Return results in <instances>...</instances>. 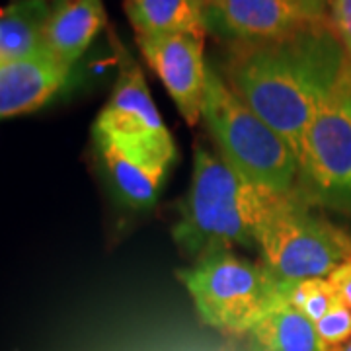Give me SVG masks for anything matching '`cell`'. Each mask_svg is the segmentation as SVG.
Segmentation results:
<instances>
[{
    "instance_id": "cell-1",
    "label": "cell",
    "mask_w": 351,
    "mask_h": 351,
    "mask_svg": "<svg viewBox=\"0 0 351 351\" xmlns=\"http://www.w3.org/2000/svg\"><path fill=\"white\" fill-rule=\"evenodd\" d=\"M328 22L256 43H223L217 73L299 156L314 113L350 64Z\"/></svg>"
},
{
    "instance_id": "cell-2",
    "label": "cell",
    "mask_w": 351,
    "mask_h": 351,
    "mask_svg": "<svg viewBox=\"0 0 351 351\" xmlns=\"http://www.w3.org/2000/svg\"><path fill=\"white\" fill-rule=\"evenodd\" d=\"M285 195L250 184L223 158L197 147L191 186L174 226L176 244L195 260L237 246L258 250L263 225Z\"/></svg>"
},
{
    "instance_id": "cell-3",
    "label": "cell",
    "mask_w": 351,
    "mask_h": 351,
    "mask_svg": "<svg viewBox=\"0 0 351 351\" xmlns=\"http://www.w3.org/2000/svg\"><path fill=\"white\" fill-rule=\"evenodd\" d=\"M201 117L221 158L237 174L276 193L295 191L299 174L295 151L276 129L252 112L213 64L207 71Z\"/></svg>"
},
{
    "instance_id": "cell-4",
    "label": "cell",
    "mask_w": 351,
    "mask_h": 351,
    "mask_svg": "<svg viewBox=\"0 0 351 351\" xmlns=\"http://www.w3.org/2000/svg\"><path fill=\"white\" fill-rule=\"evenodd\" d=\"M201 320L209 326L242 334L287 302L289 285L279 283L263 263L232 250H215L180 274Z\"/></svg>"
},
{
    "instance_id": "cell-5",
    "label": "cell",
    "mask_w": 351,
    "mask_h": 351,
    "mask_svg": "<svg viewBox=\"0 0 351 351\" xmlns=\"http://www.w3.org/2000/svg\"><path fill=\"white\" fill-rule=\"evenodd\" d=\"M258 252L279 283L293 285L330 277L351 254V234L291 191L265 221Z\"/></svg>"
},
{
    "instance_id": "cell-6",
    "label": "cell",
    "mask_w": 351,
    "mask_h": 351,
    "mask_svg": "<svg viewBox=\"0 0 351 351\" xmlns=\"http://www.w3.org/2000/svg\"><path fill=\"white\" fill-rule=\"evenodd\" d=\"M295 193L351 219V61L314 113L299 151Z\"/></svg>"
},
{
    "instance_id": "cell-7",
    "label": "cell",
    "mask_w": 351,
    "mask_h": 351,
    "mask_svg": "<svg viewBox=\"0 0 351 351\" xmlns=\"http://www.w3.org/2000/svg\"><path fill=\"white\" fill-rule=\"evenodd\" d=\"M94 137L108 138L117 149L149 162L170 168L174 160V138L154 106L141 66L129 53L119 57L117 80L96 119Z\"/></svg>"
},
{
    "instance_id": "cell-8",
    "label": "cell",
    "mask_w": 351,
    "mask_h": 351,
    "mask_svg": "<svg viewBox=\"0 0 351 351\" xmlns=\"http://www.w3.org/2000/svg\"><path fill=\"white\" fill-rule=\"evenodd\" d=\"M137 43L184 121L191 127L197 125L209 71L205 61V34L137 36Z\"/></svg>"
},
{
    "instance_id": "cell-9",
    "label": "cell",
    "mask_w": 351,
    "mask_h": 351,
    "mask_svg": "<svg viewBox=\"0 0 351 351\" xmlns=\"http://www.w3.org/2000/svg\"><path fill=\"white\" fill-rule=\"evenodd\" d=\"M318 24L285 0H207L205 34L221 43H256Z\"/></svg>"
},
{
    "instance_id": "cell-10",
    "label": "cell",
    "mask_w": 351,
    "mask_h": 351,
    "mask_svg": "<svg viewBox=\"0 0 351 351\" xmlns=\"http://www.w3.org/2000/svg\"><path fill=\"white\" fill-rule=\"evenodd\" d=\"M71 66L43 49L0 63V119L39 110L63 88Z\"/></svg>"
},
{
    "instance_id": "cell-11",
    "label": "cell",
    "mask_w": 351,
    "mask_h": 351,
    "mask_svg": "<svg viewBox=\"0 0 351 351\" xmlns=\"http://www.w3.org/2000/svg\"><path fill=\"white\" fill-rule=\"evenodd\" d=\"M106 25L101 0H49L43 47L73 69Z\"/></svg>"
},
{
    "instance_id": "cell-12",
    "label": "cell",
    "mask_w": 351,
    "mask_h": 351,
    "mask_svg": "<svg viewBox=\"0 0 351 351\" xmlns=\"http://www.w3.org/2000/svg\"><path fill=\"white\" fill-rule=\"evenodd\" d=\"M104 168L115 193L133 209H151L160 193L168 166L154 164L117 149L108 138L96 137Z\"/></svg>"
},
{
    "instance_id": "cell-13",
    "label": "cell",
    "mask_w": 351,
    "mask_h": 351,
    "mask_svg": "<svg viewBox=\"0 0 351 351\" xmlns=\"http://www.w3.org/2000/svg\"><path fill=\"white\" fill-rule=\"evenodd\" d=\"M207 0H125L137 36L205 34Z\"/></svg>"
},
{
    "instance_id": "cell-14",
    "label": "cell",
    "mask_w": 351,
    "mask_h": 351,
    "mask_svg": "<svg viewBox=\"0 0 351 351\" xmlns=\"http://www.w3.org/2000/svg\"><path fill=\"white\" fill-rule=\"evenodd\" d=\"M49 0H12L0 8V63L24 59L43 49Z\"/></svg>"
},
{
    "instance_id": "cell-15",
    "label": "cell",
    "mask_w": 351,
    "mask_h": 351,
    "mask_svg": "<svg viewBox=\"0 0 351 351\" xmlns=\"http://www.w3.org/2000/svg\"><path fill=\"white\" fill-rule=\"evenodd\" d=\"M263 351H322L314 324L289 302L252 330Z\"/></svg>"
},
{
    "instance_id": "cell-16",
    "label": "cell",
    "mask_w": 351,
    "mask_h": 351,
    "mask_svg": "<svg viewBox=\"0 0 351 351\" xmlns=\"http://www.w3.org/2000/svg\"><path fill=\"white\" fill-rule=\"evenodd\" d=\"M339 301L336 287L328 277L318 279H304L299 283H293L287 289V302L304 314L313 324H316L328 311Z\"/></svg>"
},
{
    "instance_id": "cell-17",
    "label": "cell",
    "mask_w": 351,
    "mask_h": 351,
    "mask_svg": "<svg viewBox=\"0 0 351 351\" xmlns=\"http://www.w3.org/2000/svg\"><path fill=\"white\" fill-rule=\"evenodd\" d=\"M322 351H341L351 339V308L339 299L316 324Z\"/></svg>"
},
{
    "instance_id": "cell-18",
    "label": "cell",
    "mask_w": 351,
    "mask_h": 351,
    "mask_svg": "<svg viewBox=\"0 0 351 351\" xmlns=\"http://www.w3.org/2000/svg\"><path fill=\"white\" fill-rule=\"evenodd\" d=\"M328 24L351 59V0L328 2Z\"/></svg>"
},
{
    "instance_id": "cell-19",
    "label": "cell",
    "mask_w": 351,
    "mask_h": 351,
    "mask_svg": "<svg viewBox=\"0 0 351 351\" xmlns=\"http://www.w3.org/2000/svg\"><path fill=\"white\" fill-rule=\"evenodd\" d=\"M328 279L332 281V285L338 291L339 299L351 308V254L346 262L339 263L338 267L330 274Z\"/></svg>"
},
{
    "instance_id": "cell-20",
    "label": "cell",
    "mask_w": 351,
    "mask_h": 351,
    "mask_svg": "<svg viewBox=\"0 0 351 351\" xmlns=\"http://www.w3.org/2000/svg\"><path fill=\"white\" fill-rule=\"evenodd\" d=\"M318 22H328V2L330 0H285Z\"/></svg>"
},
{
    "instance_id": "cell-21",
    "label": "cell",
    "mask_w": 351,
    "mask_h": 351,
    "mask_svg": "<svg viewBox=\"0 0 351 351\" xmlns=\"http://www.w3.org/2000/svg\"><path fill=\"white\" fill-rule=\"evenodd\" d=\"M341 351H351V339L348 341V343H346V346H343V350Z\"/></svg>"
}]
</instances>
